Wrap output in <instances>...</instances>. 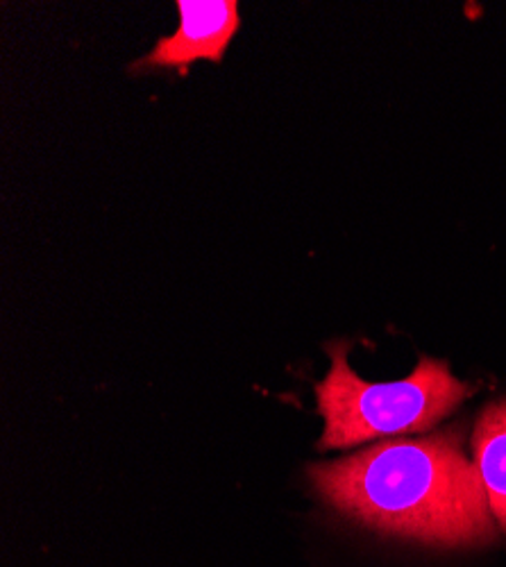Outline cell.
<instances>
[{"label":"cell","instance_id":"1","mask_svg":"<svg viewBox=\"0 0 506 567\" xmlns=\"http://www.w3.org/2000/svg\"><path fill=\"white\" fill-rule=\"evenodd\" d=\"M330 506L386 536L438 547H475L495 536L488 493L462 430L384 441L309 467Z\"/></svg>","mask_w":506,"mask_h":567},{"label":"cell","instance_id":"4","mask_svg":"<svg viewBox=\"0 0 506 567\" xmlns=\"http://www.w3.org/2000/svg\"><path fill=\"white\" fill-rule=\"evenodd\" d=\"M473 458L488 493L490 513L506 532V400L482 411L473 434Z\"/></svg>","mask_w":506,"mask_h":567},{"label":"cell","instance_id":"2","mask_svg":"<svg viewBox=\"0 0 506 567\" xmlns=\"http://www.w3.org/2000/svg\"><path fill=\"white\" fill-rule=\"evenodd\" d=\"M332 370L316 386L318 411L326 417L320 450H345L393 434L427 432L462 404L473 386L458 382L445 361L421 357L406 380L368 384L348 365V346L328 348Z\"/></svg>","mask_w":506,"mask_h":567},{"label":"cell","instance_id":"3","mask_svg":"<svg viewBox=\"0 0 506 567\" xmlns=\"http://www.w3.org/2000/svg\"><path fill=\"white\" fill-rule=\"evenodd\" d=\"M179 28L162 39L142 66L182 69L196 60L220 62L227 43L239 30V6L235 0H179Z\"/></svg>","mask_w":506,"mask_h":567}]
</instances>
